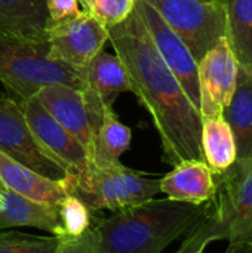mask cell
<instances>
[{
	"label": "cell",
	"mask_w": 252,
	"mask_h": 253,
	"mask_svg": "<svg viewBox=\"0 0 252 253\" xmlns=\"http://www.w3.org/2000/svg\"><path fill=\"white\" fill-rule=\"evenodd\" d=\"M108 40L128 73L132 92L153 119L163 160L172 168L187 160L203 162L202 116L160 58L135 7L123 22L108 28Z\"/></svg>",
	"instance_id": "1"
},
{
	"label": "cell",
	"mask_w": 252,
	"mask_h": 253,
	"mask_svg": "<svg viewBox=\"0 0 252 253\" xmlns=\"http://www.w3.org/2000/svg\"><path fill=\"white\" fill-rule=\"evenodd\" d=\"M209 205L151 199L114 212L92 231L104 253H162L205 219Z\"/></svg>",
	"instance_id": "2"
},
{
	"label": "cell",
	"mask_w": 252,
	"mask_h": 253,
	"mask_svg": "<svg viewBox=\"0 0 252 253\" xmlns=\"http://www.w3.org/2000/svg\"><path fill=\"white\" fill-rule=\"evenodd\" d=\"M215 175L217 191L195 233L208 245L220 240L252 246V160H236Z\"/></svg>",
	"instance_id": "3"
},
{
	"label": "cell",
	"mask_w": 252,
	"mask_h": 253,
	"mask_svg": "<svg viewBox=\"0 0 252 253\" xmlns=\"http://www.w3.org/2000/svg\"><path fill=\"white\" fill-rule=\"evenodd\" d=\"M65 191L79 197L92 212H119L154 199L160 193V178L147 176L122 163L108 168L88 166L80 173H68L61 181Z\"/></svg>",
	"instance_id": "4"
},
{
	"label": "cell",
	"mask_w": 252,
	"mask_h": 253,
	"mask_svg": "<svg viewBox=\"0 0 252 253\" xmlns=\"http://www.w3.org/2000/svg\"><path fill=\"white\" fill-rule=\"evenodd\" d=\"M0 82L21 99L49 84L82 90V77L67 65L48 58V42L0 34Z\"/></svg>",
	"instance_id": "5"
},
{
	"label": "cell",
	"mask_w": 252,
	"mask_h": 253,
	"mask_svg": "<svg viewBox=\"0 0 252 253\" xmlns=\"http://www.w3.org/2000/svg\"><path fill=\"white\" fill-rule=\"evenodd\" d=\"M187 44L199 62L217 42L226 37L224 0H144Z\"/></svg>",
	"instance_id": "6"
},
{
	"label": "cell",
	"mask_w": 252,
	"mask_h": 253,
	"mask_svg": "<svg viewBox=\"0 0 252 253\" xmlns=\"http://www.w3.org/2000/svg\"><path fill=\"white\" fill-rule=\"evenodd\" d=\"M0 153L52 181H64L67 169L37 141L21 105L0 96Z\"/></svg>",
	"instance_id": "7"
},
{
	"label": "cell",
	"mask_w": 252,
	"mask_h": 253,
	"mask_svg": "<svg viewBox=\"0 0 252 253\" xmlns=\"http://www.w3.org/2000/svg\"><path fill=\"white\" fill-rule=\"evenodd\" d=\"M108 40V28L82 10L76 18L50 24L48 30V58L80 74Z\"/></svg>",
	"instance_id": "8"
},
{
	"label": "cell",
	"mask_w": 252,
	"mask_h": 253,
	"mask_svg": "<svg viewBox=\"0 0 252 253\" xmlns=\"http://www.w3.org/2000/svg\"><path fill=\"white\" fill-rule=\"evenodd\" d=\"M135 10L141 16L160 58L177 77L187 98L196 110L201 108L198 62L181 37L162 19V16L144 0L135 1ZM201 113V111H199Z\"/></svg>",
	"instance_id": "9"
},
{
	"label": "cell",
	"mask_w": 252,
	"mask_h": 253,
	"mask_svg": "<svg viewBox=\"0 0 252 253\" xmlns=\"http://www.w3.org/2000/svg\"><path fill=\"white\" fill-rule=\"evenodd\" d=\"M238 71L239 62L227 37L220 39L198 62L201 93L199 111L202 119L223 116V110L227 107L235 92Z\"/></svg>",
	"instance_id": "10"
},
{
	"label": "cell",
	"mask_w": 252,
	"mask_h": 253,
	"mask_svg": "<svg viewBox=\"0 0 252 253\" xmlns=\"http://www.w3.org/2000/svg\"><path fill=\"white\" fill-rule=\"evenodd\" d=\"M82 93L91 113L95 133L102 123L107 108H113L114 101L123 92H132L128 73L117 58L107 52L97 53L80 71Z\"/></svg>",
	"instance_id": "11"
},
{
	"label": "cell",
	"mask_w": 252,
	"mask_h": 253,
	"mask_svg": "<svg viewBox=\"0 0 252 253\" xmlns=\"http://www.w3.org/2000/svg\"><path fill=\"white\" fill-rule=\"evenodd\" d=\"M19 105L25 122L37 141L67 169L68 173H80L89 166V157L85 147L45 110L36 95L22 99Z\"/></svg>",
	"instance_id": "12"
},
{
	"label": "cell",
	"mask_w": 252,
	"mask_h": 253,
	"mask_svg": "<svg viewBox=\"0 0 252 253\" xmlns=\"http://www.w3.org/2000/svg\"><path fill=\"white\" fill-rule=\"evenodd\" d=\"M34 95L45 110L85 147L91 160L95 126L82 90L65 84H49Z\"/></svg>",
	"instance_id": "13"
},
{
	"label": "cell",
	"mask_w": 252,
	"mask_h": 253,
	"mask_svg": "<svg viewBox=\"0 0 252 253\" xmlns=\"http://www.w3.org/2000/svg\"><path fill=\"white\" fill-rule=\"evenodd\" d=\"M215 191V175L202 160L181 162L160 178V193L174 202L206 205L212 202Z\"/></svg>",
	"instance_id": "14"
},
{
	"label": "cell",
	"mask_w": 252,
	"mask_h": 253,
	"mask_svg": "<svg viewBox=\"0 0 252 253\" xmlns=\"http://www.w3.org/2000/svg\"><path fill=\"white\" fill-rule=\"evenodd\" d=\"M18 227H31L59 237L58 205L39 203L10 190L0 193V231Z\"/></svg>",
	"instance_id": "15"
},
{
	"label": "cell",
	"mask_w": 252,
	"mask_h": 253,
	"mask_svg": "<svg viewBox=\"0 0 252 253\" xmlns=\"http://www.w3.org/2000/svg\"><path fill=\"white\" fill-rule=\"evenodd\" d=\"M49 24L45 0H0V34L48 42Z\"/></svg>",
	"instance_id": "16"
},
{
	"label": "cell",
	"mask_w": 252,
	"mask_h": 253,
	"mask_svg": "<svg viewBox=\"0 0 252 253\" xmlns=\"http://www.w3.org/2000/svg\"><path fill=\"white\" fill-rule=\"evenodd\" d=\"M238 150V160H252V67L239 65L236 87L223 110Z\"/></svg>",
	"instance_id": "17"
},
{
	"label": "cell",
	"mask_w": 252,
	"mask_h": 253,
	"mask_svg": "<svg viewBox=\"0 0 252 253\" xmlns=\"http://www.w3.org/2000/svg\"><path fill=\"white\" fill-rule=\"evenodd\" d=\"M0 178L7 190L39 203L59 205L68 194L62 182L45 178L36 173L34 170L13 162L12 159L6 157L1 153H0Z\"/></svg>",
	"instance_id": "18"
},
{
	"label": "cell",
	"mask_w": 252,
	"mask_h": 253,
	"mask_svg": "<svg viewBox=\"0 0 252 253\" xmlns=\"http://www.w3.org/2000/svg\"><path fill=\"white\" fill-rule=\"evenodd\" d=\"M201 145L203 162L214 173L227 170L238 160L236 141L223 116L202 119Z\"/></svg>",
	"instance_id": "19"
},
{
	"label": "cell",
	"mask_w": 252,
	"mask_h": 253,
	"mask_svg": "<svg viewBox=\"0 0 252 253\" xmlns=\"http://www.w3.org/2000/svg\"><path fill=\"white\" fill-rule=\"evenodd\" d=\"M131 139V129L117 119L113 108H107L102 123L94 136L89 166L108 168L120 163V156L129 148Z\"/></svg>",
	"instance_id": "20"
},
{
	"label": "cell",
	"mask_w": 252,
	"mask_h": 253,
	"mask_svg": "<svg viewBox=\"0 0 252 253\" xmlns=\"http://www.w3.org/2000/svg\"><path fill=\"white\" fill-rule=\"evenodd\" d=\"M226 37L239 62L252 67V0H224Z\"/></svg>",
	"instance_id": "21"
},
{
	"label": "cell",
	"mask_w": 252,
	"mask_h": 253,
	"mask_svg": "<svg viewBox=\"0 0 252 253\" xmlns=\"http://www.w3.org/2000/svg\"><path fill=\"white\" fill-rule=\"evenodd\" d=\"M58 213L61 222V236L58 239H74L91 228L92 211L73 194H67L58 205Z\"/></svg>",
	"instance_id": "22"
},
{
	"label": "cell",
	"mask_w": 252,
	"mask_h": 253,
	"mask_svg": "<svg viewBox=\"0 0 252 253\" xmlns=\"http://www.w3.org/2000/svg\"><path fill=\"white\" fill-rule=\"evenodd\" d=\"M56 236H34L16 231H0V253H55Z\"/></svg>",
	"instance_id": "23"
},
{
	"label": "cell",
	"mask_w": 252,
	"mask_h": 253,
	"mask_svg": "<svg viewBox=\"0 0 252 253\" xmlns=\"http://www.w3.org/2000/svg\"><path fill=\"white\" fill-rule=\"evenodd\" d=\"M83 10L104 27L110 28L123 22L134 10L137 0H79Z\"/></svg>",
	"instance_id": "24"
},
{
	"label": "cell",
	"mask_w": 252,
	"mask_h": 253,
	"mask_svg": "<svg viewBox=\"0 0 252 253\" xmlns=\"http://www.w3.org/2000/svg\"><path fill=\"white\" fill-rule=\"evenodd\" d=\"M55 253H104V251L101 249L91 227L79 237L59 239V245Z\"/></svg>",
	"instance_id": "25"
},
{
	"label": "cell",
	"mask_w": 252,
	"mask_h": 253,
	"mask_svg": "<svg viewBox=\"0 0 252 253\" xmlns=\"http://www.w3.org/2000/svg\"><path fill=\"white\" fill-rule=\"evenodd\" d=\"M45 1H46V9L50 24H59L73 19L82 12L79 0H45Z\"/></svg>",
	"instance_id": "26"
},
{
	"label": "cell",
	"mask_w": 252,
	"mask_h": 253,
	"mask_svg": "<svg viewBox=\"0 0 252 253\" xmlns=\"http://www.w3.org/2000/svg\"><path fill=\"white\" fill-rule=\"evenodd\" d=\"M208 246H209V245H208L205 240H202V239L195 233V230H193L190 234L186 236V239H184L181 248H180L175 253H203Z\"/></svg>",
	"instance_id": "27"
},
{
	"label": "cell",
	"mask_w": 252,
	"mask_h": 253,
	"mask_svg": "<svg viewBox=\"0 0 252 253\" xmlns=\"http://www.w3.org/2000/svg\"><path fill=\"white\" fill-rule=\"evenodd\" d=\"M223 253H252V246L245 245H229Z\"/></svg>",
	"instance_id": "28"
},
{
	"label": "cell",
	"mask_w": 252,
	"mask_h": 253,
	"mask_svg": "<svg viewBox=\"0 0 252 253\" xmlns=\"http://www.w3.org/2000/svg\"><path fill=\"white\" fill-rule=\"evenodd\" d=\"M7 188H6V185L3 184V181H1V178H0V193H3V191H6Z\"/></svg>",
	"instance_id": "29"
},
{
	"label": "cell",
	"mask_w": 252,
	"mask_h": 253,
	"mask_svg": "<svg viewBox=\"0 0 252 253\" xmlns=\"http://www.w3.org/2000/svg\"><path fill=\"white\" fill-rule=\"evenodd\" d=\"M202 1H217V0H202Z\"/></svg>",
	"instance_id": "30"
}]
</instances>
